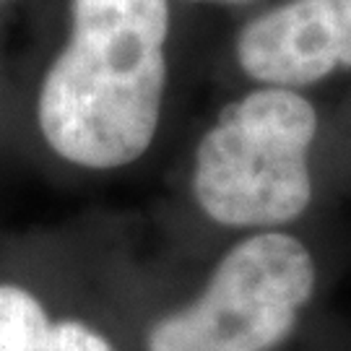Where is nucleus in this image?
Masks as SVG:
<instances>
[{"mask_svg": "<svg viewBox=\"0 0 351 351\" xmlns=\"http://www.w3.org/2000/svg\"><path fill=\"white\" fill-rule=\"evenodd\" d=\"M317 130L313 104L289 88L252 91L229 104L203 136L193 190L226 226H276L310 206L307 154Z\"/></svg>", "mask_w": 351, "mask_h": 351, "instance_id": "obj_2", "label": "nucleus"}, {"mask_svg": "<svg viewBox=\"0 0 351 351\" xmlns=\"http://www.w3.org/2000/svg\"><path fill=\"white\" fill-rule=\"evenodd\" d=\"M242 71L271 86H307L351 68V0H291L237 39Z\"/></svg>", "mask_w": 351, "mask_h": 351, "instance_id": "obj_4", "label": "nucleus"}, {"mask_svg": "<svg viewBox=\"0 0 351 351\" xmlns=\"http://www.w3.org/2000/svg\"><path fill=\"white\" fill-rule=\"evenodd\" d=\"M42 351H112V346L78 320L52 323Z\"/></svg>", "mask_w": 351, "mask_h": 351, "instance_id": "obj_6", "label": "nucleus"}, {"mask_svg": "<svg viewBox=\"0 0 351 351\" xmlns=\"http://www.w3.org/2000/svg\"><path fill=\"white\" fill-rule=\"evenodd\" d=\"M50 317L39 300L16 284H0V351H42Z\"/></svg>", "mask_w": 351, "mask_h": 351, "instance_id": "obj_5", "label": "nucleus"}, {"mask_svg": "<svg viewBox=\"0 0 351 351\" xmlns=\"http://www.w3.org/2000/svg\"><path fill=\"white\" fill-rule=\"evenodd\" d=\"M71 11V39L39 88L42 138L78 167H123L159 125L167 0H73Z\"/></svg>", "mask_w": 351, "mask_h": 351, "instance_id": "obj_1", "label": "nucleus"}, {"mask_svg": "<svg viewBox=\"0 0 351 351\" xmlns=\"http://www.w3.org/2000/svg\"><path fill=\"white\" fill-rule=\"evenodd\" d=\"M313 289L315 263L302 242L255 234L226 252L198 300L151 328L149 351H271Z\"/></svg>", "mask_w": 351, "mask_h": 351, "instance_id": "obj_3", "label": "nucleus"}]
</instances>
